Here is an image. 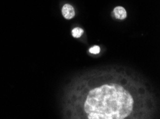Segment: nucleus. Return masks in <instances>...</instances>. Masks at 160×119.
I'll list each match as a JSON object with an SVG mask.
<instances>
[{
  "instance_id": "f257e3e1",
  "label": "nucleus",
  "mask_w": 160,
  "mask_h": 119,
  "mask_svg": "<svg viewBox=\"0 0 160 119\" xmlns=\"http://www.w3.org/2000/svg\"><path fill=\"white\" fill-rule=\"evenodd\" d=\"M134 101L131 94L117 84L92 89L85 102L89 119H123L130 115Z\"/></svg>"
},
{
  "instance_id": "7ed1b4c3",
  "label": "nucleus",
  "mask_w": 160,
  "mask_h": 119,
  "mask_svg": "<svg viewBox=\"0 0 160 119\" xmlns=\"http://www.w3.org/2000/svg\"><path fill=\"white\" fill-rule=\"evenodd\" d=\"M113 15L115 17L118 19H121L123 20L127 18V13L126 9L122 7H116V8L113 9Z\"/></svg>"
},
{
  "instance_id": "20e7f679",
  "label": "nucleus",
  "mask_w": 160,
  "mask_h": 119,
  "mask_svg": "<svg viewBox=\"0 0 160 119\" xmlns=\"http://www.w3.org/2000/svg\"><path fill=\"white\" fill-rule=\"evenodd\" d=\"M83 30L80 27H76L72 30V35L75 38H79L83 35Z\"/></svg>"
},
{
  "instance_id": "f03ea898",
  "label": "nucleus",
  "mask_w": 160,
  "mask_h": 119,
  "mask_svg": "<svg viewBox=\"0 0 160 119\" xmlns=\"http://www.w3.org/2000/svg\"><path fill=\"white\" fill-rule=\"evenodd\" d=\"M62 16L66 19H71L74 17L75 16V10L74 8L71 4H66L62 7Z\"/></svg>"
},
{
  "instance_id": "39448f33",
  "label": "nucleus",
  "mask_w": 160,
  "mask_h": 119,
  "mask_svg": "<svg viewBox=\"0 0 160 119\" xmlns=\"http://www.w3.org/2000/svg\"><path fill=\"white\" fill-rule=\"evenodd\" d=\"M89 52H91V54H97L100 52V48H99V47H98V46H94L93 47L90 48Z\"/></svg>"
}]
</instances>
